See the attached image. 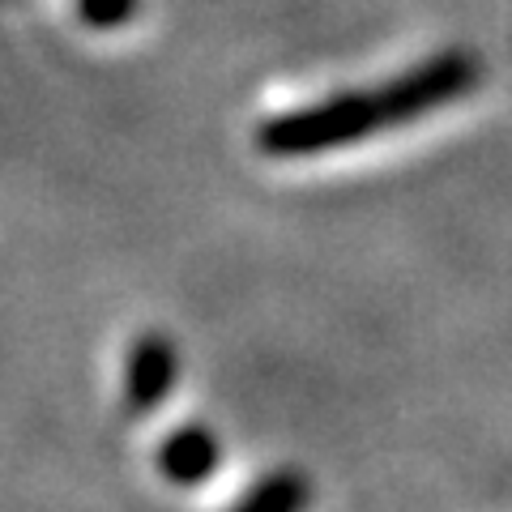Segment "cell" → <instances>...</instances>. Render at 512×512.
Wrapping results in <instances>:
<instances>
[{
  "label": "cell",
  "mask_w": 512,
  "mask_h": 512,
  "mask_svg": "<svg viewBox=\"0 0 512 512\" xmlns=\"http://www.w3.org/2000/svg\"><path fill=\"white\" fill-rule=\"evenodd\" d=\"M214 466H218V440H214V431H205V427L171 431L163 440V448H158V470L180 487H192V483H201V478H210Z\"/></svg>",
  "instance_id": "3957f363"
},
{
  "label": "cell",
  "mask_w": 512,
  "mask_h": 512,
  "mask_svg": "<svg viewBox=\"0 0 512 512\" xmlns=\"http://www.w3.org/2000/svg\"><path fill=\"white\" fill-rule=\"evenodd\" d=\"M82 18L90 22V26H120V22H128L133 18V9H137V0H82Z\"/></svg>",
  "instance_id": "5b68a950"
},
{
  "label": "cell",
  "mask_w": 512,
  "mask_h": 512,
  "mask_svg": "<svg viewBox=\"0 0 512 512\" xmlns=\"http://www.w3.org/2000/svg\"><path fill=\"white\" fill-rule=\"evenodd\" d=\"M175 372H180V355L163 333H146L124 363V406L128 414H150L163 397L175 389Z\"/></svg>",
  "instance_id": "7a4b0ae2"
},
{
  "label": "cell",
  "mask_w": 512,
  "mask_h": 512,
  "mask_svg": "<svg viewBox=\"0 0 512 512\" xmlns=\"http://www.w3.org/2000/svg\"><path fill=\"white\" fill-rule=\"evenodd\" d=\"M308 487L299 483L295 474H278V478H265L261 487H252L248 495H244V508H274V512H291V508H299L303 500H308Z\"/></svg>",
  "instance_id": "277c9868"
},
{
  "label": "cell",
  "mask_w": 512,
  "mask_h": 512,
  "mask_svg": "<svg viewBox=\"0 0 512 512\" xmlns=\"http://www.w3.org/2000/svg\"><path fill=\"white\" fill-rule=\"evenodd\" d=\"M478 77H483V69L474 64V56L444 52L436 60H427L423 69L397 77V82L380 86V90L338 94V99H329L320 107L265 120L256 128V146H261V154H274V158H303V154L355 146L367 133L419 120L427 111L461 99L466 90L478 86Z\"/></svg>",
  "instance_id": "6da1fadb"
}]
</instances>
